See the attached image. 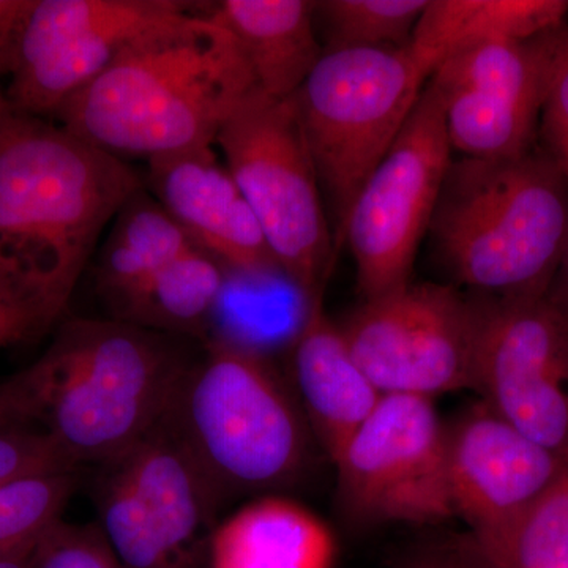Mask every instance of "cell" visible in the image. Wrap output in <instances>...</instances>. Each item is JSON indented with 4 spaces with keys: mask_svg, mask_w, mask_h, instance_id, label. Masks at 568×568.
Returning a JSON list of instances; mask_svg holds the SVG:
<instances>
[{
    "mask_svg": "<svg viewBox=\"0 0 568 568\" xmlns=\"http://www.w3.org/2000/svg\"><path fill=\"white\" fill-rule=\"evenodd\" d=\"M141 189L121 156L10 111L0 130V290L59 323L100 237Z\"/></svg>",
    "mask_w": 568,
    "mask_h": 568,
    "instance_id": "cell-1",
    "label": "cell"
},
{
    "mask_svg": "<svg viewBox=\"0 0 568 568\" xmlns=\"http://www.w3.org/2000/svg\"><path fill=\"white\" fill-rule=\"evenodd\" d=\"M204 7L130 44L62 104L59 125L121 159L215 145L256 82L237 41Z\"/></svg>",
    "mask_w": 568,
    "mask_h": 568,
    "instance_id": "cell-2",
    "label": "cell"
},
{
    "mask_svg": "<svg viewBox=\"0 0 568 568\" xmlns=\"http://www.w3.org/2000/svg\"><path fill=\"white\" fill-rule=\"evenodd\" d=\"M192 364L173 335L73 317L28 372L39 422L63 454L106 465L163 420Z\"/></svg>",
    "mask_w": 568,
    "mask_h": 568,
    "instance_id": "cell-3",
    "label": "cell"
},
{
    "mask_svg": "<svg viewBox=\"0 0 568 568\" xmlns=\"http://www.w3.org/2000/svg\"><path fill=\"white\" fill-rule=\"evenodd\" d=\"M428 234L470 290L547 294L568 239L567 179L538 144L515 159L452 160Z\"/></svg>",
    "mask_w": 568,
    "mask_h": 568,
    "instance_id": "cell-4",
    "label": "cell"
},
{
    "mask_svg": "<svg viewBox=\"0 0 568 568\" xmlns=\"http://www.w3.org/2000/svg\"><path fill=\"white\" fill-rule=\"evenodd\" d=\"M219 503L293 480L308 454L306 426L265 355L209 339L163 418Z\"/></svg>",
    "mask_w": 568,
    "mask_h": 568,
    "instance_id": "cell-5",
    "label": "cell"
},
{
    "mask_svg": "<svg viewBox=\"0 0 568 568\" xmlns=\"http://www.w3.org/2000/svg\"><path fill=\"white\" fill-rule=\"evenodd\" d=\"M433 73L410 41L324 51L295 93L321 189L332 207L336 250L355 194L398 138Z\"/></svg>",
    "mask_w": 568,
    "mask_h": 568,
    "instance_id": "cell-6",
    "label": "cell"
},
{
    "mask_svg": "<svg viewBox=\"0 0 568 568\" xmlns=\"http://www.w3.org/2000/svg\"><path fill=\"white\" fill-rule=\"evenodd\" d=\"M224 164L244 193L284 274L316 304L335 261V239L297 104L253 91L219 136Z\"/></svg>",
    "mask_w": 568,
    "mask_h": 568,
    "instance_id": "cell-7",
    "label": "cell"
},
{
    "mask_svg": "<svg viewBox=\"0 0 568 568\" xmlns=\"http://www.w3.org/2000/svg\"><path fill=\"white\" fill-rule=\"evenodd\" d=\"M443 103L426 84L386 156L347 211L339 245L353 254L364 301L406 286L450 168Z\"/></svg>",
    "mask_w": 568,
    "mask_h": 568,
    "instance_id": "cell-8",
    "label": "cell"
},
{
    "mask_svg": "<svg viewBox=\"0 0 568 568\" xmlns=\"http://www.w3.org/2000/svg\"><path fill=\"white\" fill-rule=\"evenodd\" d=\"M477 325L476 297L410 282L362 302L339 327L381 394L433 399L473 388Z\"/></svg>",
    "mask_w": 568,
    "mask_h": 568,
    "instance_id": "cell-9",
    "label": "cell"
},
{
    "mask_svg": "<svg viewBox=\"0 0 568 568\" xmlns=\"http://www.w3.org/2000/svg\"><path fill=\"white\" fill-rule=\"evenodd\" d=\"M567 37L566 22L529 40L478 41L437 67L428 84L443 103L454 152L500 160L536 148Z\"/></svg>",
    "mask_w": 568,
    "mask_h": 568,
    "instance_id": "cell-10",
    "label": "cell"
},
{
    "mask_svg": "<svg viewBox=\"0 0 568 568\" xmlns=\"http://www.w3.org/2000/svg\"><path fill=\"white\" fill-rule=\"evenodd\" d=\"M201 6L186 0H33L6 92L10 111L54 118L130 44Z\"/></svg>",
    "mask_w": 568,
    "mask_h": 568,
    "instance_id": "cell-11",
    "label": "cell"
},
{
    "mask_svg": "<svg viewBox=\"0 0 568 568\" xmlns=\"http://www.w3.org/2000/svg\"><path fill=\"white\" fill-rule=\"evenodd\" d=\"M477 295L473 388L534 443L568 448V317L544 295Z\"/></svg>",
    "mask_w": 568,
    "mask_h": 568,
    "instance_id": "cell-12",
    "label": "cell"
},
{
    "mask_svg": "<svg viewBox=\"0 0 568 568\" xmlns=\"http://www.w3.org/2000/svg\"><path fill=\"white\" fill-rule=\"evenodd\" d=\"M334 465L343 506L361 521L436 525L455 517L448 428L433 399L384 395Z\"/></svg>",
    "mask_w": 568,
    "mask_h": 568,
    "instance_id": "cell-13",
    "label": "cell"
},
{
    "mask_svg": "<svg viewBox=\"0 0 568 568\" xmlns=\"http://www.w3.org/2000/svg\"><path fill=\"white\" fill-rule=\"evenodd\" d=\"M560 454L534 443L484 402L448 428V481L455 517L465 519L489 566L555 476Z\"/></svg>",
    "mask_w": 568,
    "mask_h": 568,
    "instance_id": "cell-14",
    "label": "cell"
},
{
    "mask_svg": "<svg viewBox=\"0 0 568 568\" xmlns=\"http://www.w3.org/2000/svg\"><path fill=\"white\" fill-rule=\"evenodd\" d=\"M144 189L230 274L282 271L215 145L148 160Z\"/></svg>",
    "mask_w": 568,
    "mask_h": 568,
    "instance_id": "cell-15",
    "label": "cell"
},
{
    "mask_svg": "<svg viewBox=\"0 0 568 568\" xmlns=\"http://www.w3.org/2000/svg\"><path fill=\"white\" fill-rule=\"evenodd\" d=\"M132 485L179 568H207L219 499L200 467L160 422L136 446L106 463Z\"/></svg>",
    "mask_w": 568,
    "mask_h": 568,
    "instance_id": "cell-16",
    "label": "cell"
},
{
    "mask_svg": "<svg viewBox=\"0 0 568 568\" xmlns=\"http://www.w3.org/2000/svg\"><path fill=\"white\" fill-rule=\"evenodd\" d=\"M293 351L306 420L334 463L384 395L355 361L339 324L325 315L323 302L313 306Z\"/></svg>",
    "mask_w": 568,
    "mask_h": 568,
    "instance_id": "cell-17",
    "label": "cell"
},
{
    "mask_svg": "<svg viewBox=\"0 0 568 568\" xmlns=\"http://www.w3.org/2000/svg\"><path fill=\"white\" fill-rule=\"evenodd\" d=\"M204 14L234 37L257 91L272 99L301 91L324 52L308 0H220L205 2Z\"/></svg>",
    "mask_w": 568,
    "mask_h": 568,
    "instance_id": "cell-18",
    "label": "cell"
},
{
    "mask_svg": "<svg viewBox=\"0 0 568 568\" xmlns=\"http://www.w3.org/2000/svg\"><path fill=\"white\" fill-rule=\"evenodd\" d=\"M335 555L323 519L293 499L267 495L213 528L207 568H332Z\"/></svg>",
    "mask_w": 568,
    "mask_h": 568,
    "instance_id": "cell-19",
    "label": "cell"
},
{
    "mask_svg": "<svg viewBox=\"0 0 568 568\" xmlns=\"http://www.w3.org/2000/svg\"><path fill=\"white\" fill-rule=\"evenodd\" d=\"M567 18V0H429L409 41L436 71L467 44L534 39Z\"/></svg>",
    "mask_w": 568,
    "mask_h": 568,
    "instance_id": "cell-20",
    "label": "cell"
},
{
    "mask_svg": "<svg viewBox=\"0 0 568 568\" xmlns=\"http://www.w3.org/2000/svg\"><path fill=\"white\" fill-rule=\"evenodd\" d=\"M227 271L193 245L110 308L111 320L166 335H201L222 294Z\"/></svg>",
    "mask_w": 568,
    "mask_h": 568,
    "instance_id": "cell-21",
    "label": "cell"
},
{
    "mask_svg": "<svg viewBox=\"0 0 568 568\" xmlns=\"http://www.w3.org/2000/svg\"><path fill=\"white\" fill-rule=\"evenodd\" d=\"M316 304L283 271L227 272L209 325L211 339L267 357L278 347L294 346Z\"/></svg>",
    "mask_w": 568,
    "mask_h": 568,
    "instance_id": "cell-22",
    "label": "cell"
},
{
    "mask_svg": "<svg viewBox=\"0 0 568 568\" xmlns=\"http://www.w3.org/2000/svg\"><path fill=\"white\" fill-rule=\"evenodd\" d=\"M193 245L148 190L134 193L115 215L100 248L97 287L106 308Z\"/></svg>",
    "mask_w": 568,
    "mask_h": 568,
    "instance_id": "cell-23",
    "label": "cell"
},
{
    "mask_svg": "<svg viewBox=\"0 0 568 568\" xmlns=\"http://www.w3.org/2000/svg\"><path fill=\"white\" fill-rule=\"evenodd\" d=\"M429 0H323L313 2L324 51L403 47Z\"/></svg>",
    "mask_w": 568,
    "mask_h": 568,
    "instance_id": "cell-24",
    "label": "cell"
},
{
    "mask_svg": "<svg viewBox=\"0 0 568 568\" xmlns=\"http://www.w3.org/2000/svg\"><path fill=\"white\" fill-rule=\"evenodd\" d=\"M493 568H568V448Z\"/></svg>",
    "mask_w": 568,
    "mask_h": 568,
    "instance_id": "cell-25",
    "label": "cell"
},
{
    "mask_svg": "<svg viewBox=\"0 0 568 568\" xmlns=\"http://www.w3.org/2000/svg\"><path fill=\"white\" fill-rule=\"evenodd\" d=\"M74 474H44L0 487V556L31 547L55 521L74 489Z\"/></svg>",
    "mask_w": 568,
    "mask_h": 568,
    "instance_id": "cell-26",
    "label": "cell"
},
{
    "mask_svg": "<svg viewBox=\"0 0 568 568\" xmlns=\"http://www.w3.org/2000/svg\"><path fill=\"white\" fill-rule=\"evenodd\" d=\"M32 568H123L99 526L59 519L33 548Z\"/></svg>",
    "mask_w": 568,
    "mask_h": 568,
    "instance_id": "cell-27",
    "label": "cell"
},
{
    "mask_svg": "<svg viewBox=\"0 0 568 568\" xmlns=\"http://www.w3.org/2000/svg\"><path fill=\"white\" fill-rule=\"evenodd\" d=\"M74 467L47 429H0V487L21 478L73 473Z\"/></svg>",
    "mask_w": 568,
    "mask_h": 568,
    "instance_id": "cell-28",
    "label": "cell"
},
{
    "mask_svg": "<svg viewBox=\"0 0 568 568\" xmlns=\"http://www.w3.org/2000/svg\"><path fill=\"white\" fill-rule=\"evenodd\" d=\"M540 148L568 182V37L538 125Z\"/></svg>",
    "mask_w": 568,
    "mask_h": 568,
    "instance_id": "cell-29",
    "label": "cell"
},
{
    "mask_svg": "<svg viewBox=\"0 0 568 568\" xmlns=\"http://www.w3.org/2000/svg\"><path fill=\"white\" fill-rule=\"evenodd\" d=\"M50 327L39 310L9 291L0 290V349L36 338Z\"/></svg>",
    "mask_w": 568,
    "mask_h": 568,
    "instance_id": "cell-30",
    "label": "cell"
},
{
    "mask_svg": "<svg viewBox=\"0 0 568 568\" xmlns=\"http://www.w3.org/2000/svg\"><path fill=\"white\" fill-rule=\"evenodd\" d=\"M40 413L28 368L0 383V429L39 422Z\"/></svg>",
    "mask_w": 568,
    "mask_h": 568,
    "instance_id": "cell-31",
    "label": "cell"
},
{
    "mask_svg": "<svg viewBox=\"0 0 568 568\" xmlns=\"http://www.w3.org/2000/svg\"><path fill=\"white\" fill-rule=\"evenodd\" d=\"M33 0H0V78L10 77L22 22Z\"/></svg>",
    "mask_w": 568,
    "mask_h": 568,
    "instance_id": "cell-32",
    "label": "cell"
},
{
    "mask_svg": "<svg viewBox=\"0 0 568 568\" xmlns=\"http://www.w3.org/2000/svg\"><path fill=\"white\" fill-rule=\"evenodd\" d=\"M547 297L559 312L568 317V239L562 257L559 261L558 271H556L551 284H549Z\"/></svg>",
    "mask_w": 568,
    "mask_h": 568,
    "instance_id": "cell-33",
    "label": "cell"
},
{
    "mask_svg": "<svg viewBox=\"0 0 568 568\" xmlns=\"http://www.w3.org/2000/svg\"><path fill=\"white\" fill-rule=\"evenodd\" d=\"M36 544L31 545V547L17 549V551L0 556V568H32V556Z\"/></svg>",
    "mask_w": 568,
    "mask_h": 568,
    "instance_id": "cell-34",
    "label": "cell"
},
{
    "mask_svg": "<svg viewBox=\"0 0 568 568\" xmlns=\"http://www.w3.org/2000/svg\"><path fill=\"white\" fill-rule=\"evenodd\" d=\"M405 568H458L455 564L448 562L443 558H435V556H425V558H417L406 564Z\"/></svg>",
    "mask_w": 568,
    "mask_h": 568,
    "instance_id": "cell-35",
    "label": "cell"
},
{
    "mask_svg": "<svg viewBox=\"0 0 568 568\" xmlns=\"http://www.w3.org/2000/svg\"><path fill=\"white\" fill-rule=\"evenodd\" d=\"M10 106L7 102L6 93L0 92V130H2L3 122H6L7 115H9Z\"/></svg>",
    "mask_w": 568,
    "mask_h": 568,
    "instance_id": "cell-36",
    "label": "cell"
},
{
    "mask_svg": "<svg viewBox=\"0 0 568 568\" xmlns=\"http://www.w3.org/2000/svg\"><path fill=\"white\" fill-rule=\"evenodd\" d=\"M567 24H568V18H567Z\"/></svg>",
    "mask_w": 568,
    "mask_h": 568,
    "instance_id": "cell-37",
    "label": "cell"
}]
</instances>
